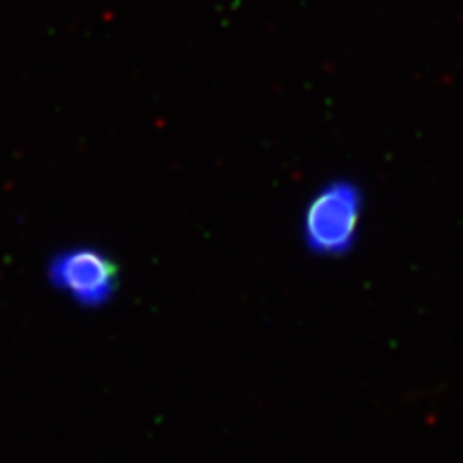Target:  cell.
Listing matches in <instances>:
<instances>
[{
    "mask_svg": "<svg viewBox=\"0 0 463 463\" xmlns=\"http://www.w3.org/2000/svg\"><path fill=\"white\" fill-rule=\"evenodd\" d=\"M364 216V192L355 182L336 180L323 185L306 209L303 238L323 257H342L354 250Z\"/></svg>",
    "mask_w": 463,
    "mask_h": 463,
    "instance_id": "6da1fadb",
    "label": "cell"
},
{
    "mask_svg": "<svg viewBox=\"0 0 463 463\" xmlns=\"http://www.w3.org/2000/svg\"><path fill=\"white\" fill-rule=\"evenodd\" d=\"M51 282L80 306L100 307L114 296L118 269L97 248H74L58 253L49 267Z\"/></svg>",
    "mask_w": 463,
    "mask_h": 463,
    "instance_id": "7a4b0ae2",
    "label": "cell"
}]
</instances>
